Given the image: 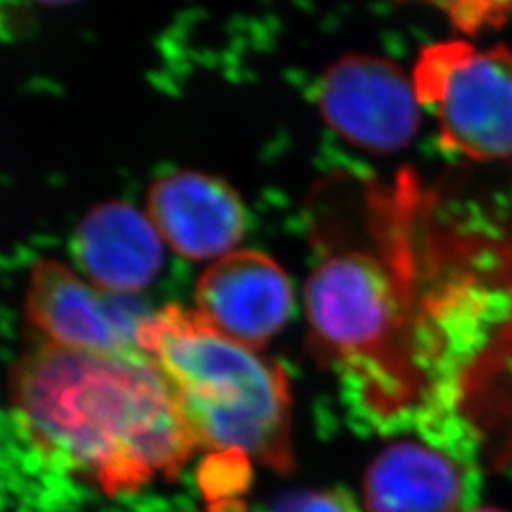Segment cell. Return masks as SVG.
<instances>
[{"instance_id": "cell-4", "label": "cell", "mask_w": 512, "mask_h": 512, "mask_svg": "<svg viewBox=\"0 0 512 512\" xmlns=\"http://www.w3.org/2000/svg\"><path fill=\"white\" fill-rule=\"evenodd\" d=\"M412 82L448 152L473 162L512 158L511 48L442 40L421 50Z\"/></svg>"}, {"instance_id": "cell-5", "label": "cell", "mask_w": 512, "mask_h": 512, "mask_svg": "<svg viewBox=\"0 0 512 512\" xmlns=\"http://www.w3.org/2000/svg\"><path fill=\"white\" fill-rule=\"evenodd\" d=\"M317 107L340 137L372 154H393L416 137L421 105L412 78L391 59L348 54L323 74Z\"/></svg>"}, {"instance_id": "cell-13", "label": "cell", "mask_w": 512, "mask_h": 512, "mask_svg": "<svg viewBox=\"0 0 512 512\" xmlns=\"http://www.w3.org/2000/svg\"><path fill=\"white\" fill-rule=\"evenodd\" d=\"M509 4H450L446 10L450 12L448 16L454 21L458 29H463L467 33L478 31L486 25H499L507 19V10H511Z\"/></svg>"}, {"instance_id": "cell-3", "label": "cell", "mask_w": 512, "mask_h": 512, "mask_svg": "<svg viewBox=\"0 0 512 512\" xmlns=\"http://www.w3.org/2000/svg\"><path fill=\"white\" fill-rule=\"evenodd\" d=\"M137 344L162 372L200 448L241 452L277 473L293 469L283 366L175 304L143 321Z\"/></svg>"}, {"instance_id": "cell-2", "label": "cell", "mask_w": 512, "mask_h": 512, "mask_svg": "<svg viewBox=\"0 0 512 512\" xmlns=\"http://www.w3.org/2000/svg\"><path fill=\"white\" fill-rule=\"evenodd\" d=\"M10 403L42 454L107 495L177 478L200 448L141 349L73 351L37 338L10 374Z\"/></svg>"}, {"instance_id": "cell-10", "label": "cell", "mask_w": 512, "mask_h": 512, "mask_svg": "<svg viewBox=\"0 0 512 512\" xmlns=\"http://www.w3.org/2000/svg\"><path fill=\"white\" fill-rule=\"evenodd\" d=\"M368 512H461L473 497L465 461L421 442H395L366 469Z\"/></svg>"}, {"instance_id": "cell-9", "label": "cell", "mask_w": 512, "mask_h": 512, "mask_svg": "<svg viewBox=\"0 0 512 512\" xmlns=\"http://www.w3.org/2000/svg\"><path fill=\"white\" fill-rule=\"evenodd\" d=\"M73 253L97 289L133 296L147 289L164 264V239L147 213L124 202L92 209L76 228Z\"/></svg>"}, {"instance_id": "cell-1", "label": "cell", "mask_w": 512, "mask_h": 512, "mask_svg": "<svg viewBox=\"0 0 512 512\" xmlns=\"http://www.w3.org/2000/svg\"><path fill=\"white\" fill-rule=\"evenodd\" d=\"M378 355L357 412L471 454L469 393L512 370V228L458 211L412 171L359 179Z\"/></svg>"}, {"instance_id": "cell-14", "label": "cell", "mask_w": 512, "mask_h": 512, "mask_svg": "<svg viewBox=\"0 0 512 512\" xmlns=\"http://www.w3.org/2000/svg\"><path fill=\"white\" fill-rule=\"evenodd\" d=\"M469 512H505V511H499V509H494V507H484V509H476V511H469Z\"/></svg>"}, {"instance_id": "cell-8", "label": "cell", "mask_w": 512, "mask_h": 512, "mask_svg": "<svg viewBox=\"0 0 512 512\" xmlns=\"http://www.w3.org/2000/svg\"><path fill=\"white\" fill-rule=\"evenodd\" d=\"M147 215L173 253L192 262L230 255L247 232L238 192L219 177L190 169L150 186Z\"/></svg>"}, {"instance_id": "cell-11", "label": "cell", "mask_w": 512, "mask_h": 512, "mask_svg": "<svg viewBox=\"0 0 512 512\" xmlns=\"http://www.w3.org/2000/svg\"><path fill=\"white\" fill-rule=\"evenodd\" d=\"M251 478V458L241 452H211L200 467V490L211 505L236 501Z\"/></svg>"}, {"instance_id": "cell-12", "label": "cell", "mask_w": 512, "mask_h": 512, "mask_svg": "<svg viewBox=\"0 0 512 512\" xmlns=\"http://www.w3.org/2000/svg\"><path fill=\"white\" fill-rule=\"evenodd\" d=\"M266 512H357V505L342 488L300 490L279 497Z\"/></svg>"}, {"instance_id": "cell-6", "label": "cell", "mask_w": 512, "mask_h": 512, "mask_svg": "<svg viewBox=\"0 0 512 512\" xmlns=\"http://www.w3.org/2000/svg\"><path fill=\"white\" fill-rule=\"evenodd\" d=\"M131 296L97 289L71 266L48 258L35 264L25 310L38 340L73 351L139 349L147 315L128 304Z\"/></svg>"}, {"instance_id": "cell-7", "label": "cell", "mask_w": 512, "mask_h": 512, "mask_svg": "<svg viewBox=\"0 0 512 512\" xmlns=\"http://www.w3.org/2000/svg\"><path fill=\"white\" fill-rule=\"evenodd\" d=\"M203 319L247 348L268 346L293 311V285L272 256L236 249L215 260L196 285Z\"/></svg>"}]
</instances>
